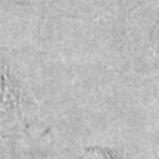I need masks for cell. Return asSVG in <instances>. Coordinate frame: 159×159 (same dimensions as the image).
<instances>
[{
	"label": "cell",
	"mask_w": 159,
	"mask_h": 159,
	"mask_svg": "<svg viewBox=\"0 0 159 159\" xmlns=\"http://www.w3.org/2000/svg\"><path fill=\"white\" fill-rule=\"evenodd\" d=\"M153 44L156 47V50L159 52V19H158V24L155 27V33H153Z\"/></svg>",
	"instance_id": "3"
},
{
	"label": "cell",
	"mask_w": 159,
	"mask_h": 159,
	"mask_svg": "<svg viewBox=\"0 0 159 159\" xmlns=\"http://www.w3.org/2000/svg\"><path fill=\"white\" fill-rule=\"evenodd\" d=\"M83 159H116L114 155L108 152V150H100V149H93L85 152Z\"/></svg>",
	"instance_id": "2"
},
{
	"label": "cell",
	"mask_w": 159,
	"mask_h": 159,
	"mask_svg": "<svg viewBox=\"0 0 159 159\" xmlns=\"http://www.w3.org/2000/svg\"><path fill=\"white\" fill-rule=\"evenodd\" d=\"M15 102V91L6 71L0 66V111L7 109Z\"/></svg>",
	"instance_id": "1"
}]
</instances>
